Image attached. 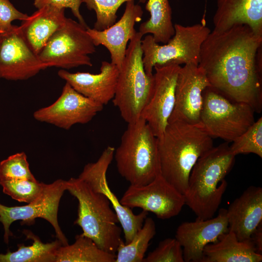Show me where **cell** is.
<instances>
[{
    "instance_id": "31",
    "label": "cell",
    "mask_w": 262,
    "mask_h": 262,
    "mask_svg": "<svg viewBox=\"0 0 262 262\" xmlns=\"http://www.w3.org/2000/svg\"><path fill=\"white\" fill-rule=\"evenodd\" d=\"M36 180L24 152L12 155L0 162V180Z\"/></svg>"
},
{
    "instance_id": "10",
    "label": "cell",
    "mask_w": 262,
    "mask_h": 262,
    "mask_svg": "<svg viewBox=\"0 0 262 262\" xmlns=\"http://www.w3.org/2000/svg\"><path fill=\"white\" fill-rule=\"evenodd\" d=\"M65 191L66 180L58 179L50 184L45 183L39 196L26 205L8 207L0 203V222L4 229L5 243L8 244L9 238L12 235L10 227L13 222L21 220L30 224L35 218H42L52 225L57 239L63 246L68 245V240L58 221L59 203Z\"/></svg>"
},
{
    "instance_id": "11",
    "label": "cell",
    "mask_w": 262,
    "mask_h": 262,
    "mask_svg": "<svg viewBox=\"0 0 262 262\" xmlns=\"http://www.w3.org/2000/svg\"><path fill=\"white\" fill-rule=\"evenodd\" d=\"M120 202L131 209L137 207L150 212L162 219L177 215L185 205L184 195L167 181L161 174L147 184L130 185Z\"/></svg>"
},
{
    "instance_id": "29",
    "label": "cell",
    "mask_w": 262,
    "mask_h": 262,
    "mask_svg": "<svg viewBox=\"0 0 262 262\" xmlns=\"http://www.w3.org/2000/svg\"><path fill=\"white\" fill-rule=\"evenodd\" d=\"M232 153H254L262 158V117H260L242 134L237 137L229 146Z\"/></svg>"
},
{
    "instance_id": "4",
    "label": "cell",
    "mask_w": 262,
    "mask_h": 262,
    "mask_svg": "<svg viewBox=\"0 0 262 262\" xmlns=\"http://www.w3.org/2000/svg\"><path fill=\"white\" fill-rule=\"evenodd\" d=\"M66 190L79 203L78 217L74 224L82 230V234L90 238L102 250L115 254L121 238L122 229L117 225V215L108 198L92 189L78 177L66 180Z\"/></svg>"
},
{
    "instance_id": "7",
    "label": "cell",
    "mask_w": 262,
    "mask_h": 262,
    "mask_svg": "<svg viewBox=\"0 0 262 262\" xmlns=\"http://www.w3.org/2000/svg\"><path fill=\"white\" fill-rule=\"evenodd\" d=\"M174 29V35L162 45L156 43L151 34L142 39V61L147 74H153V69L156 65H198L201 47L210 29L205 22L191 26L175 24Z\"/></svg>"
},
{
    "instance_id": "8",
    "label": "cell",
    "mask_w": 262,
    "mask_h": 262,
    "mask_svg": "<svg viewBox=\"0 0 262 262\" xmlns=\"http://www.w3.org/2000/svg\"><path fill=\"white\" fill-rule=\"evenodd\" d=\"M254 112L248 104L234 101L211 86L203 92L200 123L212 138L232 142L254 123Z\"/></svg>"
},
{
    "instance_id": "23",
    "label": "cell",
    "mask_w": 262,
    "mask_h": 262,
    "mask_svg": "<svg viewBox=\"0 0 262 262\" xmlns=\"http://www.w3.org/2000/svg\"><path fill=\"white\" fill-rule=\"evenodd\" d=\"M262 254L257 252L251 238L239 241L229 230L218 240L205 246L201 262H261Z\"/></svg>"
},
{
    "instance_id": "2",
    "label": "cell",
    "mask_w": 262,
    "mask_h": 262,
    "mask_svg": "<svg viewBox=\"0 0 262 262\" xmlns=\"http://www.w3.org/2000/svg\"><path fill=\"white\" fill-rule=\"evenodd\" d=\"M157 141L161 175L184 195L192 169L213 147L212 138L201 124L174 121L168 123Z\"/></svg>"
},
{
    "instance_id": "24",
    "label": "cell",
    "mask_w": 262,
    "mask_h": 262,
    "mask_svg": "<svg viewBox=\"0 0 262 262\" xmlns=\"http://www.w3.org/2000/svg\"><path fill=\"white\" fill-rule=\"evenodd\" d=\"M146 9L150 17L141 24L139 32L143 35L151 34L157 43L166 44L175 34L168 0H147Z\"/></svg>"
},
{
    "instance_id": "16",
    "label": "cell",
    "mask_w": 262,
    "mask_h": 262,
    "mask_svg": "<svg viewBox=\"0 0 262 262\" xmlns=\"http://www.w3.org/2000/svg\"><path fill=\"white\" fill-rule=\"evenodd\" d=\"M180 67L176 64H168L156 65L153 67L152 95L141 117L146 120L157 138L164 133L174 109L176 85Z\"/></svg>"
},
{
    "instance_id": "3",
    "label": "cell",
    "mask_w": 262,
    "mask_h": 262,
    "mask_svg": "<svg viewBox=\"0 0 262 262\" xmlns=\"http://www.w3.org/2000/svg\"><path fill=\"white\" fill-rule=\"evenodd\" d=\"M235 157L226 142L213 146L196 162L184 195L185 204L195 213L196 219L213 217L227 187L224 178L232 168Z\"/></svg>"
},
{
    "instance_id": "20",
    "label": "cell",
    "mask_w": 262,
    "mask_h": 262,
    "mask_svg": "<svg viewBox=\"0 0 262 262\" xmlns=\"http://www.w3.org/2000/svg\"><path fill=\"white\" fill-rule=\"evenodd\" d=\"M229 230L239 241L250 237L262 221V188L250 186L227 210Z\"/></svg>"
},
{
    "instance_id": "22",
    "label": "cell",
    "mask_w": 262,
    "mask_h": 262,
    "mask_svg": "<svg viewBox=\"0 0 262 262\" xmlns=\"http://www.w3.org/2000/svg\"><path fill=\"white\" fill-rule=\"evenodd\" d=\"M65 9L51 5L42 7L18 26L25 41L37 55L51 36L65 24Z\"/></svg>"
},
{
    "instance_id": "14",
    "label": "cell",
    "mask_w": 262,
    "mask_h": 262,
    "mask_svg": "<svg viewBox=\"0 0 262 262\" xmlns=\"http://www.w3.org/2000/svg\"><path fill=\"white\" fill-rule=\"evenodd\" d=\"M210 86L204 70L198 65L188 64L181 66L176 85L175 105L168 123L201 124L203 92Z\"/></svg>"
},
{
    "instance_id": "17",
    "label": "cell",
    "mask_w": 262,
    "mask_h": 262,
    "mask_svg": "<svg viewBox=\"0 0 262 262\" xmlns=\"http://www.w3.org/2000/svg\"><path fill=\"white\" fill-rule=\"evenodd\" d=\"M228 231L227 209H221L215 217L182 223L175 238L182 246L184 262H201L205 246L216 242Z\"/></svg>"
},
{
    "instance_id": "26",
    "label": "cell",
    "mask_w": 262,
    "mask_h": 262,
    "mask_svg": "<svg viewBox=\"0 0 262 262\" xmlns=\"http://www.w3.org/2000/svg\"><path fill=\"white\" fill-rule=\"evenodd\" d=\"M75 238L72 245L58 248L55 262H115V254L99 248L90 238L82 233Z\"/></svg>"
},
{
    "instance_id": "27",
    "label": "cell",
    "mask_w": 262,
    "mask_h": 262,
    "mask_svg": "<svg viewBox=\"0 0 262 262\" xmlns=\"http://www.w3.org/2000/svg\"><path fill=\"white\" fill-rule=\"evenodd\" d=\"M156 234V225L151 217H147L142 228L130 242L120 244L115 262H143L145 254L151 239Z\"/></svg>"
},
{
    "instance_id": "15",
    "label": "cell",
    "mask_w": 262,
    "mask_h": 262,
    "mask_svg": "<svg viewBox=\"0 0 262 262\" xmlns=\"http://www.w3.org/2000/svg\"><path fill=\"white\" fill-rule=\"evenodd\" d=\"M47 67L28 46L19 27L0 34V78L26 80Z\"/></svg>"
},
{
    "instance_id": "34",
    "label": "cell",
    "mask_w": 262,
    "mask_h": 262,
    "mask_svg": "<svg viewBox=\"0 0 262 262\" xmlns=\"http://www.w3.org/2000/svg\"><path fill=\"white\" fill-rule=\"evenodd\" d=\"M82 0H34L33 5L39 9L46 5H51L59 8H70L80 23L88 27L80 12Z\"/></svg>"
},
{
    "instance_id": "9",
    "label": "cell",
    "mask_w": 262,
    "mask_h": 262,
    "mask_svg": "<svg viewBox=\"0 0 262 262\" xmlns=\"http://www.w3.org/2000/svg\"><path fill=\"white\" fill-rule=\"evenodd\" d=\"M85 27L66 18L64 25L48 41L37 55L46 66L69 69L81 66H92L89 55L96 46Z\"/></svg>"
},
{
    "instance_id": "18",
    "label": "cell",
    "mask_w": 262,
    "mask_h": 262,
    "mask_svg": "<svg viewBox=\"0 0 262 262\" xmlns=\"http://www.w3.org/2000/svg\"><path fill=\"white\" fill-rule=\"evenodd\" d=\"M143 15L140 5L135 4L134 0L129 1L120 19L111 26L101 31L87 29L95 46L105 47L110 54L111 62L119 69L124 61L128 42L137 33L135 24L142 20Z\"/></svg>"
},
{
    "instance_id": "19",
    "label": "cell",
    "mask_w": 262,
    "mask_h": 262,
    "mask_svg": "<svg viewBox=\"0 0 262 262\" xmlns=\"http://www.w3.org/2000/svg\"><path fill=\"white\" fill-rule=\"evenodd\" d=\"M119 72L116 66L102 61L98 74L71 73L62 69L58 75L76 91L104 106L114 97Z\"/></svg>"
},
{
    "instance_id": "25",
    "label": "cell",
    "mask_w": 262,
    "mask_h": 262,
    "mask_svg": "<svg viewBox=\"0 0 262 262\" xmlns=\"http://www.w3.org/2000/svg\"><path fill=\"white\" fill-rule=\"evenodd\" d=\"M23 233L33 241L32 245L19 244L15 251L0 253V262H55L57 250L63 245L58 239L43 243L31 231L24 230Z\"/></svg>"
},
{
    "instance_id": "35",
    "label": "cell",
    "mask_w": 262,
    "mask_h": 262,
    "mask_svg": "<svg viewBox=\"0 0 262 262\" xmlns=\"http://www.w3.org/2000/svg\"><path fill=\"white\" fill-rule=\"evenodd\" d=\"M251 239L254 243L257 253H262V223L257 227L252 234Z\"/></svg>"
},
{
    "instance_id": "6",
    "label": "cell",
    "mask_w": 262,
    "mask_h": 262,
    "mask_svg": "<svg viewBox=\"0 0 262 262\" xmlns=\"http://www.w3.org/2000/svg\"><path fill=\"white\" fill-rule=\"evenodd\" d=\"M143 35L137 32L130 41L117 79L114 105L128 124L139 119L149 101L154 88V76L147 74L143 63L141 47Z\"/></svg>"
},
{
    "instance_id": "1",
    "label": "cell",
    "mask_w": 262,
    "mask_h": 262,
    "mask_svg": "<svg viewBox=\"0 0 262 262\" xmlns=\"http://www.w3.org/2000/svg\"><path fill=\"white\" fill-rule=\"evenodd\" d=\"M262 36L246 24L213 30L202 44L198 66L211 85L230 99L262 109Z\"/></svg>"
},
{
    "instance_id": "32",
    "label": "cell",
    "mask_w": 262,
    "mask_h": 262,
    "mask_svg": "<svg viewBox=\"0 0 262 262\" xmlns=\"http://www.w3.org/2000/svg\"><path fill=\"white\" fill-rule=\"evenodd\" d=\"M183 250L176 238H166L144 258L143 262H184Z\"/></svg>"
},
{
    "instance_id": "5",
    "label": "cell",
    "mask_w": 262,
    "mask_h": 262,
    "mask_svg": "<svg viewBox=\"0 0 262 262\" xmlns=\"http://www.w3.org/2000/svg\"><path fill=\"white\" fill-rule=\"evenodd\" d=\"M114 158L118 172L130 185L147 184L161 174L157 138L141 117L128 124Z\"/></svg>"
},
{
    "instance_id": "12",
    "label": "cell",
    "mask_w": 262,
    "mask_h": 262,
    "mask_svg": "<svg viewBox=\"0 0 262 262\" xmlns=\"http://www.w3.org/2000/svg\"><path fill=\"white\" fill-rule=\"evenodd\" d=\"M115 148L107 147L98 160L86 164L79 178L86 182L94 191L104 195L109 200L116 213L123 233L125 244L131 242L142 228L148 212L143 210L134 214L131 208L123 205L111 190L106 178V173L113 158Z\"/></svg>"
},
{
    "instance_id": "33",
    "label": "cell",
    "mask_w": 262,
    "mask_h": 262,
    "mask_svg": "<svg viewBox=\"0 0 262 262\" xmlns=\"http://www.w3.org/2000/svg\"><path fill=\"white\" fill-rule=\"evenodd\" d=\"M29 16L17 10L9 0H0V34L7 33L13 27L15 20L27 19Z\"/></svg>"
},
{
    "instance_id": "21",
    "label": "cell",
    "mask_w": 262,
    "mask_h": 262,
    "mask_svg": "<svg viewBox=\"0 0 262 262\" xmlns=\"http://www.w3.org/2000/svg\"><path fill=\"white\" fill-rule=\"evenodd\" d=\"M213 23L218 31L246 24L262 36V0H217Z\"/></svg>"
},
{
    "instance_id": "13",
    "label": "cell",
    "mask_w": 262,
    "mask_h": 262,
    "mask_svg": "<svg viewBox=\"0 0 262 262\" xmlns=\"http://www.w3.org/2000/svg\"><path fill=\"white\" fill-rule=\"evenodd\" d=\"M103 108V105L80 94L66 82L58 99L35 111L33 116L38 121L69 130L75 124L89 122Z\"/></svg>"
},
{
    "instance_id": "30",
    "label": "cell",
    "mask_w": 262,
    "mask_h": 262,
    "mask_svg": "<svg viewBox=\"0 0 262 262\" xmlns=\"http://www.w3.org/2000/svg\"><path fill=\"white\" fill-rule=\"evenodd\" d=\"M134 0H82L89 10H93L96 14L94 29L105 30L113 25L116 20V12L124 2ZM145 2L147 0H139Z\"/></svg>"
},
{
    "instance_id": "28",
    "label": "cell",
    "mask_w": 262,
    "mask_h": 262,
    "mask_svg": "<svg viewBox=\"0 0 262 262\" xmlns=\"http://www.w3.org/2000/svg\"><path fill=\"white\" fill-rule=\"evenodd\" d=\"M45 183L29 180H0L3 192L20 202L29 203L42 192Z\"/></svg>"
}]
</instances>
